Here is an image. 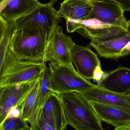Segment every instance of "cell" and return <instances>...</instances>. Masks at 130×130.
<instances>
[{
	"label": "cell",
	"instance_id": "cell-15",
	"mask_svg": "<svg viewBox=\"0 0 130 130\" xmlns=\"http://www.w3.org/2000/svg\"><path fill=\"white\" fill-rule=\"evenodd\" d=\"M91 40L106 41L130 34L128 30L122 27L102 23L92 25L84 23L83 26L76 31Z\"/></svg>",
	"mask_w": 130,
	"mask_h": 130
},
{
	"label": "cell",
	"instance_id": "cell-26",
	"mask_svg": "<svg viewBox=\"0 0 130 130\" xmlns=\"http://www.w3.org/2000/svg\"><path fill=\"white\" fill-rule=\"evenodd\" d=\"M5 0H0V4H1L3 3Z\"/></svg>",
	"mask_w": 130,
	"mask_h": 130
},
{
	"label": "cell",
	"instance_id": "cell-21",
	"mask_svg": "<svg viewBox=\"0 0 130 130\" xmlns=\"http://www.w3.org/2000/svg\"><path fill=\"white\" fill-rule=\"evenodd\" d=\"M105 73L103 72L101 67V65L98 66L95 69L93 73V80L96 81L98 84L104 78Z\"/></svg>",
	"mask_w": 130,
	"mask_h": 130
},
{
	"label": "cell",
	"instance_id": "cell-2",
	"mask_svg": "<svg viewBox=\"0 0 130 130\" xmlns=\"http://www.w3.org/2000/svg\"><path fill=\"white\" fill-rule=\"evenodd\" d=\"M50 38L45 31L37 27L15 28L9 47L13 53L20 59L45 62Z\"/></svg>",
	"mask_w": 130,
	"mask_h": 130
},
{
	"label": "cell",
	"instance_id": "cell-12",
	"mask_svg": "<svg viewBox=\"0 0 130 130\" xmlns=\"http://www.w3.org/2000/svg\"><path fill=\"white\" fill-rule=\"evenodd\" d=\"M79 93L89 102H95L103 103L130 112V98L128 95L113 92L98 85Z\"/></svg>",
	"mask_w": 130,
	"mask_h": 130
},
{
	"label": "cell",
	"instance_id": "cell-4",
	"mask_svg": "<svg viewBox=\"0 0 130 130\" xmlns=\"http://www.w3.org/2000/svg\"><path fill=\"white\" fill-rule=\"evenodd\" d=\"M61 22L57 11L50 3H40L31 13L15 20V28L35 27L45 31L51 37L55 27Z\"/></svg>",
	"mask_w": 130,
	"mask_h": 130
},
{
	"label": "cell",
	"instance_id": "cell-13",
	"mask_svg": "<svg viewBox=\"0 0 130 130\" xmlns=\"http://www.w3.org/2000/svg\"><path fill=\"white\" fill-rule=\"evenodd\" d=\"M90 45L100 57L107 59H118L130 54V34L106 41L91 40Z\"/></svg>",
	"mask_w": 130,
	"mask_h": 130
},
{
	"label": "cell",
	"instance_id": "cell-27",
	"mask_svg": "<svg viewBox=\"0 0 130 130\" xmlns=\"http://www.w3.org/2000/svg\"><path fill=\"white\" fill-rule=\"evenodd\" d=\"M128 96H129V97H130V93H129V94H128Z\"/></svg>",
	"mask_w": 130,
	"mask_h": 130
},
{
	"label": "cell",
	"instance_id": "cell-9",
	"mask_svg": "<svg viewBox=\"0 0 130 130\" xmlns=\"http://www.w3.org/2000/svg\"><path fill=\"white\" fill-rule=\"evenodd\" d=\"M94 6L90 20H96L103 24L122 27L129 30L130 20L124 15V11L118 4L108 0H92Z\"/></svg>",
	"mask_w": 130,
	"mask_h": 130
},
{
	"label": "cell",
	"instance_id": "cell-5",
	"mask_svg": "<svg viewBox=\"0 0 130 130\" xmlns=\"http://www.w3.org/2000/svg\"><path fill=\"white\" fill-rule=\"evenodd\" d=\"M67 122L60 99L57 93L49 95L31 130H64Z\"/></svg>",
	"mask_w": 130,
	"mask_h": 130
},
{
	"label": "cell",
	"instance_id": "cell-18",
	"mask_svg": "<svg viewBox=\"0 0 130 130\" xmlns=\"http://www.w3.org/2000/svg\"><path fill=\"white\" fill-rule=\"evenodd\" d=\"M42 75L38 79L21 106L20 117L28 122L31 124L30 127L35 124L39 117L38 95Z\"/></svg>",
	"mask_w": 130,
	"mask_h": 130
},
{
	"label": "cell",
	"instance_id": "cell-6",
	"mask_svg": "<svg viewBox=\"0 0 130 130\" xmlns=\"http://www.w3.org/2000/svg\"><path fill=\"white\" fill-rule=\"evenodd\" d=\"M93 8L92 0H64L57 14L60 18L65 19L68 32L71 33L76 31L84 22L90 20Z\"/></svg>",
	"mask_w": 130,
	"mask_h": 130
},
{
	"label": "cell",
	"instance_id": "cell-10",
	"mask_svg": "<svg viewBox=\"0 0 130 130\" xmlns=\"http://www.w3.org/2000/svg\"><path fill=\"white\" fill-rule=\"evenodd\" d=\"M72 63L81 76L87 79H93V73L96 67L101 65L97 54L89 47L74 44L71 50Z\"/></svg>",
	"mask_w": 130,
	"mask_h": 130
},
{
	"label": "cell",
	"instance_id": "cell-20",
	"mask_svg": "<svg viewBox=\"0 0 130 130\" xmlns=\"http://www.w3.org/2000/svg\"><path fill=\"white\" fill-rule=\"evenodd\" d=\"M27 122L20 117H9L0 124V130H31Z\"/></svg>",
	"mask_w": 130,
	"mask_h": 130
},
{
	"label": "cell",
	"instance_id": "cell-14",
	"mask_svg": "<svg viewBox=\"0 0 130 130\" xmlns=\"http://www.w3.org/2000/svg\"><path fill=\"white\" fill-rule=\"evenodd\" d=\"M46 67V63L41 61L17 68L10 73L0 76V88L37 79L42 76Z\"/></svg>",
	"mask_w": 130,
	"mask_h": 130
},
{
	"label": "cell",
	"instance_id": "cell-25",
	"mask_svg": "<svg viewBox=\"0 0 130 130\" xmlns=\"http://www.w3.org/2000/svg\"><path fill=\"white\" fill-rule=\"evenodd\" d=\"M58 0H49V3L54 6Z\"/></svg>",
	"mask_w": 130,
	"mask_h": 130
},
{
	"label": "cell",
	"instance_id": "cell-17",
	"mask_svg": "<svg viewBox=\"0 0 130 130\" xmlns=\"http://www.w3.org/2000/svg\"><path fill=\"white\" fill-rule=\"evenodd\" d=\"M40 3L38 0H12L0 10V15L7 22L15 21L31 13Z\"/></svg>",
	"mask_w": 130,
	"mask_h": 130
},
{
	"label": "cell",
	"instance_id": "cell-1",
	"mask_svg": "<svg viewBox=\"0 0 130 130\" xmlns=\"http://www.w3.org/2000/svg\"><path fill=\"white\" fill-rule=\"evenodd\" d=\"M68 124L76 130H102V121L89 102L78 92L57 93Z\"/></svg>",
	"mask_w": 130,
	"mask_h": 130
},
{
	"label": "cell",
	"instance_id": "cell-23",
	"mask_svg": "<svg viewBox=\"0 0 130 130\" xmlns=\"http://www.w3.org/2000/svg\"><path fill=\"white\" fill-rule=\"evenodd\" d=\"M21 112V106L13 108L10 110L7 118L13 117H20Z\"/></svg>",
	"mask_w": 130,
	"mask_h": 130
},
{
	"label": "cell",
	"instance_id": "cell-3",
	"mask_svg": "<svg viewBox=\"0 0 130 130\" xmlns=\"http://www.w3.org/2000/svg\"><path fill=\"white\" fill-rule=\"evenodd\" d=\"M51 85L56 93L64 92H79L96 86L81 76L74 67H68L55 61L48 63Z\"/></svg>",
	"mask_w": 130,
	"mask_h": 130
},
{
	"label": "cell",
	"instance_id": "cell-7",
	"mask_svg": "<svg viewBox=\"0 0 130 130\" xmlns=\"http://www.w3.org/2000/svg\"><path fill=\"white\" fill-rule=\"evenodd\" d=\"M74 44L71 37L64 34L61 27L57 25L48 40L45 62L55 61L68 67H73L71 50Z\"/></svg>",
	"mask_w": 130,
	"mask_h": 130
},
{
	"label": "cell",
	"instance_id": "cell-22",
	"mask_svg": "<svg viewBox=\"0 0 130 130\" xmlns=\"http://www.w3.org/2000/svg\"><path fill=\"white\" fill-rule=\"evenodd\" d=\"M121 6L124 12L130 11V0H108Z\"/></svg>",
	"mask_w": 130,
	"mask_h": 130
},
{
	"label": "cell",
	"instance_id": "cell-8",
	"mask_svg": "<svg viewBox=\"0 0 130 130\" xmlns=\"http://www.w3.org/2000/svg\"><path fill=\"white\" fill-rule=\"evenodd\" d=\"M39 78L0 88V124L7 118L12 109L22 106Z\"/></svg>",
	"mask_w": 130,
	"mask_h": 130
},
{
	"label": "cell",
	"instance_id": "cell-11",
	"mask_svg": "<svg viewBox=\"0 0 130 130\" xmlns=\"http://www.w3.org/2000/svg\"><path fill=\"white\" fill-rule=\"evenodd\" d=\"M102 121L115 130H130V112L122 109L95 102H89Z\"/></svg>",
	"mask_w": 130,
	"mask_h": 130
},
{
	"label": "cell",
	"instance_id": "cell-24",
	"mask_svg": "<svg viewBox=\"0 0 130 130\" xmlns=\"http://www.w3.org/2000/svg\"><path fill=\"white\" fill-rule=\"evenodd\" d=\"M12 1V0H5L3 3L0 4V10L2 9L8 3Z\"/></svg>",
	"mask_w": 130,
	"mask_h": 130
},
{
	"label": "cell",
	"instance_id": "cell-19",
	"mask_svg": "<svg viewBox=\"0 0 130 130\" xmlns=\"http://www.w3.org/2000/svg\"><path fill=\"white\" fill-rule=\"evenodd\" d=\"M54 92L52 89L51 85L50 70L48 67H46L42 75L39 93L38 106L39 114L49 95Z\"/></svg>",
	"mask_w": 130,
	"mask_h": 130
},
{
	"label": "cell",
	"instance_id": "cell-16",
	"mask_svg": "<svg viewBox=\"0 0 130 130\" xmlns=\"http://www.w3.org/2000/svg\"><path fill=\"white\" fill-rule=\"evenodd\" d=\"M98 85L113 92L128 95L130 93V68L119 67L106 73Z\"/></svg>",
	"mask_w": 130,
	"mask_h": 130
}]
</instances>
